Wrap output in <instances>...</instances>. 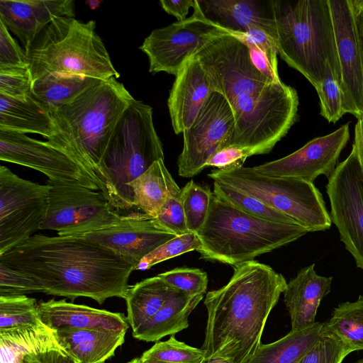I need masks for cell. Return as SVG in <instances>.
<instances>
[{
  "mask_svg": "<svg viewBox=\"0 0 363 363\" xmlns=\"http://www.w3.org/2000/svg\"><path fill=\"white\" fill-rule=\"evenodd\" d=\"M0 262L35 280L48 295L102 304L125 298L135 266L112 250L81 235L37 234L0 255Z\"/></svg>",
  "mask_w": 363,
  "mask_h": 363,
  "instance_id": "1",
  "label": "cell"
},
{
  "mask_svg": "<svg viewBox=\"0 0 363 363\" xmlns=\"http://www.w3.org/2000/svg\"><path fill=\"white\" fill-rule=\"evenodd\" d=\"M287 282L270 266L256 260L233 267L228 282L206 294L205 357L244 363L261 345L268 316Z\"/></svg>",
  "mask_w": 363,
  "mask_h": 363,
  "instance_id": "2",
  "label": "cell"
},
{
  "mask_svg": "<svg viewBox=\"0 0 363 363\" xmlns=\"http://www.w3.org/2000/svg\"><path fill=\"white\" fill-rule=\"evenodd\" d=\"M133 99L113 77L98 80L69 103L50 110L57 133L47 142L86 171L118 214L117 195L104 172L103 158L117 123Z\"/></svg>",
  "mask_w": 363,
  "mask_h": 363,
  "instance_id": "3",
  "label": "cell"
},
{
  "mask_svg": "<svg viewBox=\"0 0 363 363\" xmlns=\"http://www.w3.org/2000/svg\"><path fill=\"white\" fill-rule=\"evenodd\" d=\"M278 54L315 88L330 65L341 77L328 0H269Z\"/></svg>",
  "mask_w": 363,
  "mask_h": 363,
  "instance_id": "4",
  "label": "cell"
},
{
  "mask_svg": "<svg viewBox=\"0 0 363 363\" xmlns=\"http://www.w3.org/2000/svg\"><path fill=\"white\" fill-rule=\"evenodd\" d=\"M299 224H285L249 216L213 196L205 223L196 233L200 259L233 267L254 260L306 235Z\"/></svg>",
  "mask_w": 363,
  "mask_h": 363,
  "instance_id": "5",
  "label": "cell"
},
{
  "mask_svg": "<svg viewBox=\"0 0 363 363\" xmlns=\"http://www.w3.org/2000/svg\"><path fill=\"white\" fill-rule=\"evenodd\" d=\"M96 23L59 17L46 26L25 52L33 81L52 72L85 75L99 79L119 78Z\"/></svg>",
  "mask_w": 363,
  "mask_h": 363,
  "instance_id": "6",
  "label": "cell"
},
{
  "mask_svg": "<svg viewBox=\"0 0 363 363\" xmlns=\"http://www.w3.org/2000/svg\"><path fill=\"white\" fill-rule=\"evenodd\" d=\"M160 159L164 160V155L154 126L152 108L134 99L117 123L103 158L121 216L136 211L130 184Z\"/></svg>",
  "mask_w": 363,
  "mask_h": 363,
  "instance_id": "7",
  "label": "cell"
},
{
  "mask_svg": "<svg viewBox=\"0 0 363 363\" xmlns=\"http://www.w3.org/2000/svg\"><path fill=\"white\" fill-rule=\"evenodd\" d=\"M228 103L235 119L228 146L244 148L250 156L271 152L298 120V93L282 82Z\"/></svg>",
  "mask_w": 363,
  "mask_h": 363,
  "instance_id": "8",
  "label": "cell"
},
{
  "mask_svg": "<svg viewBox=\"0 0 363 363\" xmlns=\"http://www.w3.org/2000/svg\"><path fill=\"white\" fill-rule=\"evenodd\" d=\"M208 177L260 200L296 220L308 233L331 227L323 195L313 182L269 177L243 166L230 170L216 169Z\"/></svg>",
  "mask_w": 363,
  "mask_h": 363,
  "instance_id": "9",
  "label": "cell"
},
{
  "mask_svg": "<svg viewBox=\"0 0 363 363\" xmlns=\"http://www.w3.org/2000/svg\"><path fill=\"white\" fill-rule=\"evenodd\" d=\"M50 186L46 216L40 230L59 235H79L107 227L121 217L106 195L78 183L48 179Z\"/></svg>",
  "mask_w": 363,
  "mask_h": 363,
  "instance_id": "10",
  "label": "cell"
},
{
  "mask_svg": "<svg viewBox=\"0 0 363 363\" xmlns=\"http://www.w3.org/2000/svg\"><path fill=\"white\" fill-rule=\"evenodd\" d=\"M48 184L21 178L0 167V255L40 230L49 203Z\"/></svg>",
  "mask_w": 363,
  "mask_h": 363,
  "instance_id": "11",
  "label": "cell"
},
{
  "mask_svg": "<svg viewBox=\"0 0 363 363\" xmlns=\"http://www.w3.org/2000/svg\"><path fill=\"white\" fill-rule=\"evenodd\" d=\"M194 55L211 77L217 91L228 102L275 83L257 69L247 45L230 33L212 38Z\"/></svg>",
  "mask_w": 363,
  "mask_h": 363,
  "instance_id": "12",
  "label": "cell"
},
{
  "mask_svg": "<svg viewBox=\"0 0 363 363\" xmlns=\"http://www.w3.org/2000/svg\"><path fill=\"white\" fill-rule=\"evenodd\" d=\"M192 15L166 27L153 30L140 49L149 60V72L176 76L186 61L212 38L230 33L208 20L198 0Z\"/></svg>",
  "mask_w": 363,
  "mask_h": 363,
  "instance_id": "13",
  "label": "cell"
},
{
  "mask_svg": "<svg viewBox=\"0 0 363 363\" xmlns=\"http://www.w3.org/2000/svg\"><path fill=\"white\" fill-rule=\"evenodd\" d=\"M330 216L340 240L363 271V174L355 148L328 179Z\"/></svg>",
  "mask_w": 363,
  "mask_h": 363,
  "instance_id": "14",
  "label": "cell"
},
{
  "mask_svg": "<svg viewBox=\"0 0 363 363\" xmlns=\"http://www.w3.org/2000/svg\"><path fill=\"white\" fill-rule=\"evenodd\" d=\"M235 119L228 100L218 91L204 101L191 125L183 132V148L177 160L178 174L186 178L206 168L210 157L228 146Z\"/></svg>",
  "mask_w": 363,
  "mask_h": 363,
  "instance_id": "15",
  "label": "cell"
},
{
  "mask_svg": "<svg viewBox=\"0 0 363 363\" xmlns=\"http://www.w3.org/2000/svg\"><path fill=\"white\" fill-rule=\"evenodd\" d=\"M0 160L35 169L50 180L75 182L99 190L94 179L69 155L24 133L0 130Z\"/></svg>",
  "mask_w": 363,
  "mask_h": 363,
  "instance_id": "16",
  "label": "cell"
},
{
  "mask_svg": "<svg viewBox=\"0 0 363 363\" xmlns=\"http://www.w3.org/2000/svg\"><path fill=\"white\" fill-rule=\"evenodd\" d=\"M350 139V122L335 131L315 138L300 149L280 159L252 167L261 174L313 182L320 175L328 179L335 170L339 157Z\"/></svg>",
  "mask_w": 363,
  "mask_h": 363,
  "instance_id": "17",
  "label": "cell"
},
{
  "mask_svg": "<svg viewBox=\"0 0 363 363\" xmlns=\"http://www.w3.org/2000/svg\"><path fill=\"white\" fill-rule=\"evenodd\" d=\"M349 113L363 116V43L351 0H328Z\"/></svg>",
  "mask_w": 363,
  "mask_h": 363,
  "instance_id": "18",
  "label": "cell"
},
{
  "mask_svg": "<svg viewBox=\"0 0 363 363\" xmlns=\"http://www.w3.org/2000/svg\"><path fill=\"white\" fill-rule=\"evenodd\" d=\"M79 235L112 250L135 267L150 252L175 237L155 218L140 211L121 216L107 227Z\"/></svg>",
  "mask_w": 363,
  "mask_h": 363,
  "instance_id": "19",
  "label": "cell"
},
{
  "mask_svg": "<svg viewBox=\"0 0 363 363\" xmlns=\"http://www.w3.org/2000/svg\"><path fill=\"white\" fill-rule=\"evenodd\" d=\"M214 91L215 84L203 66L196 56L190 57L175 76L167 101L176 134L191 125L201 106Z\"/></svg>",
  "mask_w": 363,
  "mask_h": 363,
  "instance_id": "20",
  "label": "cell"
},
{
  "mask_svg": "<svg viewBox=\"0 0 363 363\" xmlns=\"http://www.w3.org/2000/svg\"><path fill=\"white\" fill-rule=\"evenodd\" d=\"M75 16L72 0H1L0 20L27 51L40 31L59 17Z\"/></svg>",
  "mask_w": 363,
  "mask_h": 363,
  "instance_id": "21",
  "label": "cell"
},
{
  "mask_svg": "<svg viewBox=\"0 0 363 363\" xmlns=\"http://www.w3.org/2000/svg\"><path fill=\"white\" fill-rule=\"evenodd\" d=\"M198 3L208 20L230 33H244L258 28L274 38L269 1L198 0Z\"/></svg>",
  "mask_w": 363,
  "mask_h": 363,
  "instance_id": "22",
  "label": "cell"
},
{
  "mask_svg": "<svg viewBox=\"0 0 363 363\" xmlns=\"http://www.w3.org/2000/svg\"><path fill=\"white\" fill-rule=\"evenodd\" d=\"M38 313L41 322L55 331L96 328L126 332L128 328L123 313L69 303L65 299L40 302Z\"/></svg>",
  "mask_w": 363,
  "mask_h": 363,
  "instance_id": "23",
  "label": "cell"
},
{
  "mask_svg": "<svg viewBox=\"0 0 363 363\" xmlns=\"http://www.w3.org/2000/svg\"><path fill=\"white\" fill-rule=\"evenodd\" d=\"M333 277L318 274L315 264L299 270L287 282L284 301L291 318V331L304 330L315 323L321 301L331 289Z\"/></svg>",
  "mask_w": 363,
  "mask_h": 363,
  "instance_id": "24",
  "label": "cell"
},
{
  "mask_svg": "<svg viewBox=\"0 0 363 363\" xmlns=\"http://www.w3.org/2000/svg\"><path fill=\"white\" fill-rule=\"evenodd\" d=\"M125 331L62 329L55 331L57 342L77 363H101L115 354L125 341Z\"/></svg>",
  "mask_w": 363,
  "mask_h": 363,
  "instance_id": "25",
  "label": "cell"
},
{
  "mask_svg": "<svg viewBox=\"0 0 363 363\" xmlns=\"http://www.w3.org/2000/svg\"><path fill=\"white\" fill-rule=\"evenodd\" d=\"M0 130L37 133L47 140L57 133L48 109L31 95L19 99L0 94Z\"/></svg>",
  "mask_w": 363,
  "mask_h": 363,
  "instance_id": "26",
  "label": "cell"
},
{
  "mask_svg": "<svg viewBox=\"0 0 363 363\" xmlns=\"http://www.w3.org/2000/svg\"><path fill=\"white\" fill-rule=\"evenodd\" d=\"M203 295L175 291L147 321L133 331V336L145 342H157L189 327V316Z\"/></svg>",
  "mask_w": 363,
  "mask_h": 363,
  "instance_id": "27",
  "label": "cell"
},
{
  "mask_svg": "<svg viewBox=\"0 0 363 363\" xmlns=\"http://www.w3.org/2000/svg\"><path fill=\"white\" fill-rule=\"evenodd\" d=\"M130 186L135 208L152 218L157 216L168 199L179 196L181 192L162 159L155 161Z\"/></svg>",
  "mask_w": 363,
  "mask_h": 363,
  "instance_id": "28",
  "label": "cell"
},
{
  "mask_svg": "<svg viewBox=\"0 0 363 363\" xmlns=\"http://www.w3.org/2000/svg\"><path fill=\"white\" fill-rule=\"evenodd\" d=\"M175 291L158 275L129 286L124 299L133 331L150 319Z\"/></svg>",
  "mask_w": 363,
  "mask_h": 363,
  "instance_id": "29",
  "label": "cell"
},
{
  "mask_svg": "<svg viewBox=\"0 0 363 363\" xmlns=\"http://www.w3.org/2000/svg\"><path fill=\"white\" fill-rule=\"evenodd\" d=\"M51 347H61L55 330L43 323L0 330L1 363H18L24 355Z\"/></svg>",
  "mask_w": 363,
  "mask_h": 363,
  "instance_id": "30",
  "label": "cell"
},
{
  "mask_svg": "<svg viewBox=\"0 0 363 363\" xmlns=\"http://www.w3.org/2000/svg\"><path fill=\"white\" fill-rule=\"evenodd\" d=\"M98 80L82 74L52 72L33 81L31 96L50 111L69 103Z\"/></svg>",
  "mask_w": 363,
  "mask_h": 363,
  "instance_id": "31",
  "label": "cell"
},
{
  "mask_svg": "<svg viewBox=\"0 0 363 363\" xmlns=\"http://www.w3.org/2000/svg\"><path fill=\"white\" fill-rule=\"evenodd\" d=\"M323 323L315 322L299 331H290L269 344H261L244 363H296L321 336Z\"/></svg>",
  "mask_w": 363,
  "mask_h": 363,
  "instance_id": "32",
  "label": "cell"
},
{
  "mask_svg": "<svg viewBox=\"0 0 363 363\" xmlns=\"http://www.w3.org/2000/svg\"><path fill=\"white\" fill-rule=\"evenodd\" d=\"M323 333L337 338L353 352L363 350V296L339 304L323 323Z\"/></svg>",
  "mask_w": 363,
  "mask_h": 363,
  "instance_id": "33",
  "label": "cell"
},
{
  "mask_svg": "<svg viewBox=\"0 0 363 363\" xmlns=\"http://www.w3.org/2000/svg\"><path fill=\"white\" fill-rule=\"evenodd\" d=\"M213 194L221 201L249 216L275 223L298 224L260 200L220 182L213 181Z\"/></svg>",
  "mask_w": 363,
  "mask_h": 363,
  "instance_id": "34",
  "label": "cell"
},
{
  "mask_svg": "<svg viewBox=\"0 0 363 363\" xmlns=\"http://www.w3.org/2000/svg\"><path fill=\"white\" fill-rule=\"evenodd\" d=\"M205 352L177 340L174 335L158 341L138 358L139 363H201Z\"/></svg>",
  "mask_w": 363,
  "mask_h": 363,
  "instance_id": "35",
  "label": "cell"
},
{
  "mask_svg": "<svg viewBox=\"0 0 363 363\" xmlns=\"http://www.w3.org/2000/svg\"><path fill=\"white\" fill-rule=\"evenodd\" d=\"M36 300L26 295L0 296V330L41 323Z\"/></svg>",
  "mask_w": 363,
  "mask_h": 363,
  "instance_id": "36",
  "label": "cell"
},
{
  "mask_svg": "<svg viewBox=\"0 0 363 363\" xmlns=\"http://www.w3.org/2000/svg\"><path fill=\"white\" fill-rule=\"evenodd\" d=\"M213 194L208 185L193 180L181 189L180 199L189 230L196 233L206 219Z\"/></svg>",
  "mask_w": 363,
  "mask_h": 363,
  "instance_id": "37",
  "label": "cell"
},
{
  "mask_svg": "<svg viewBox=\"0 0 363 363\" xmlns=\"http://www.w3.org/2000/svg\"><path fill=\"white\" fill-rule=\"evenodd\" d=\"M315 89L320 100V115L328 123H335L349 113L341 77L330 65L325 77Z\"/></svg>",
  "mask_w": 363,
  "mask_h": 363,
  "instance_id": "38",
  "label": "cell"
},
{
  "mask_svg": "<svg viewBox=\"0 0 363 363\" xmlns=\"http://www.w3.org/2000/svg\"><path fill=\"white\" fill-rule=\"evenodd\" d=\"M200 247V241L194 233L175 236L144 257L135 267L134 270L149 269L165 260L194 250L197 251Z\"/></svg>",
  "mask_w": 363,
  "mask_h": 363,
  "instance_id": "39",
  "label": "cell"
},
{
  "mask_svg": "<svg viewBox=\"0 0 363 363\" xmlns=\"http://www.w3.org/2000/svg\"><path fill=\"white\" fill-rule=\"evenodd\" d=\"M353 351L337 338L323 333L296 363H342Z\"/></svg>",
  "mask_w": 363,
  "mask_h": 363,
  "instance_id": "40",
  "label": "cell"
},
{
  "mask_svg": "<svg viewBox=\"0 0 363 363\" xmlns=\"http://www.w3.org/2000/svg\"><path fill=\"white\" fill-rule=\"evenodd\" d=\"M177 291L189 295H203L208 286V275L198 268L177 267L157 274Z\"/></svg>",
  "mask_w": 363,
  "mask_h": 363,
  "instance_id": "41",
  "label": "cell"
},
{
  "mask_svg": "<svg viewBox=\"0 0 363 363\" xmlns=\"http://www.w3.org/2000/svg\"><path fill=\"white\" fill-rule=\"evenodd\" d=\"M41 292L42 289L24 273L0 262V296H21Z\"/></svg>",
  "mask_w": 363,
  "mask_h": 363,
  "instance_id": "42",
  "label": "cell"
},
{
  "mask_svg": "<svg viewBox=\"0 0 363 363\" xmlns=\"http://www.w3.org/2000/svg\"><path fill=\"white\" fill-rule=\"evenodd\" d=\"M33 79L29 69L0 70V94L23 99L31 95Z\"/></svg>",
  "mask_w": 363,
  "mask_h": 363,
  "instance_id": "43",
  "label": "cell"
},
{
  "mask_svg": "<svg viewBox=\"0 0 363 363\" xmlns=\"http://www.w3.org/2000/svg\"><path fill=\"white\" fill-rule=\"evenodd\" d=\"M13 69H29V65L25 51L22 50L0 20V70Z\"/></svg>",
  "mask_w": 363,
  "mask_h": 363,
  "instance_id": "44",
  "label": "cell"
},
{
  "mask_svg": "<svg viewBox=\"0 0 363 363\" xmlns=\"http://www.w3.org/2000/svg\"><path fill=\"white\" fill-rule=\"evenodd\" d=\"M155 218L160 226L175 236L190 233L180 196L168 199Z\"/></svg>",
  "mask_w": 363,
  "mask_h": 363,
  "instance_id": "45",
  "label": "cell"
},
{
  "mask_svg": "<svg viewBox=\"0 0 363 363\" xmlns=\"http://www.w3.org/2000/svg\"><path fill=\"white\" fill-rule=\"evenodd\" d=\"M247 150L238 146L230 145L221 148L213 155L206 167H214L220 170H230L242 167L247 157Z\"/></svg>",
  "mask_w": 363,
  "mask_h": 363,
  "instance_id": "46",
  "label": "cell"
},
{
  "mask_svg": "<svg viewBox=\"0 0 363 363\" xmlns=\"http://www.w3.org/2000/svg\"><path fill=\"white\" fill-rule=\"evenodd\" d=\"M18 363H77L62 347H51L22 357Z\"/></svg>",
  "mask_w": 363,
  "mask_h": 363,
  "instance_id": "47",
  "label": "cell"
},
{
  "mask_svg": "<svg viewBox=\"0 0 363 363\" xmlns=\"http://www.w3.org/2000/svg\"><path fill=\"white\" fill-rule=\"evenodd\" d=\"M195 0H161L160 4L167 13L175 16L178 21H184L186 18L190 8H193Z\"/></svg>",
  "mask_w": 363,
  "mask_h": 363,
  "instance_id": "48",
  "label": "cell"
},
{
  "mask_svg": "<svg viewBox=\"0 0 363 363\" xmlns=\"http://www.w3.org/2000/svg\"><path fill=\"white\" fill-rule=\"evenodd\" d=\"M352 146L355 148L361 170L363 174V116L357 118L354 127V138Z\"/></svg>",
  "mask_w": 363,
  "mask_h": 363,
  "instance_id": "49",
  "label": "cell"
},
{
  "mask_svg": "<svg viewBox=\"0 0 363 363\" xmlns=\"http://www.w3.org/2000/svg\"><path fill=\"white\" fill-rule=\"evenodd\" d=\"M351 2L363 43V0H351Z\"/></svg>",
  "mask_w": 363,
  "mask_h": 363,
  "instance_id": "50",
  "label": "cell"
},
{
  "mask_svg": "<svg viewBox=\"0 0 363 363\" xmlns=\"http://www.w3.org/2000/svg\"><path fill=\"white\" fill-rule=\"evenodd\" d=\"M201 363H231L226 359L219 357H204Z\"/></svg>",
  "mask_w": 363,
  "mask_h": 363,
  "instance_id": "51",
  "label": "cell"
},
{
  "mask_svg": "<svg viewBox=\"0 0 363 363\" xmlns=\"http://www.w3.org/2000/svg\"><path fill=\"white\" fill-rule=\"evenodd\" d=\"M102 3L99 0H88L85 1L86 5L91 9H96Z\"/></svg>",
  "mask_w": 363,
  "mask_h": 363,
  "instance_id": "52",
  "label": "cell"
},
{
  "mask_svg": "<svg viewBox=\"0 0 363 363\" xmlns=\"http://www.w3.org/2000/svg\"><path fill=\"white\" fill-rule=\"evenodd\" d=\"M127 363H139L138 358H134V359H131L130 361L128 362Z\"/></svg>",
  "mask_w": 363,
  "mask_h": 363,
  "instance_id": "53",
  "label": "cell"
},
{
  "mask_svg": "<svg viewBox=\"0 0 363 363\" xmlns=\"http://www.w3.org/2000/svg\"><path fill=\"white\" fill-rule=\"evenodd\" d=\"M355 363H363V359H361L358 360Z\"/></svg>",
  "mask_w": 363,
  "mask_h": 363,
  "instance_id": "54",
  "label": "cell"
},
{
  "mask_svg": "<svg viewBox=\"0 0 363 363\" xmlns=\"http://www.w3.org/2000/svg\"><path fill=\"white\" fill-rule=\"evenodd\" d=\"M101 363H104V362H101Z\"/></svg>",
  "mask_w": 363,
  "mask_h": 363,
  "instance_id": "55",
  "label": "cell"
}]
</instances>
